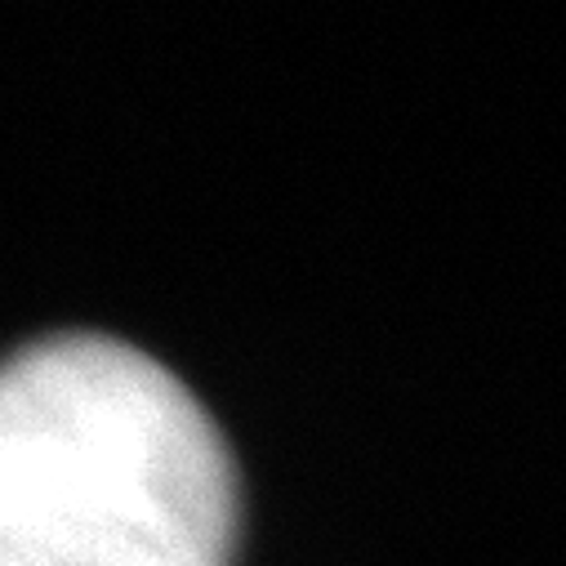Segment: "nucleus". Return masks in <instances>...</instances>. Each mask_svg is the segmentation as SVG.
<instances>
[{"mask_svg":"<svg viewBox=\"0 0 566 566\" xmlns=\"http://www.w3.org/2000/svg\"><path fill=\"white\" fill-rule=\"evenodd\" d=\"M237 478L201 401L120 339L0 366V566H228Z\"/></svg>","mask_w":566,"mask_h":566,"instance_id":"f257e3e1","label":"nucleus"}]
</instances>
